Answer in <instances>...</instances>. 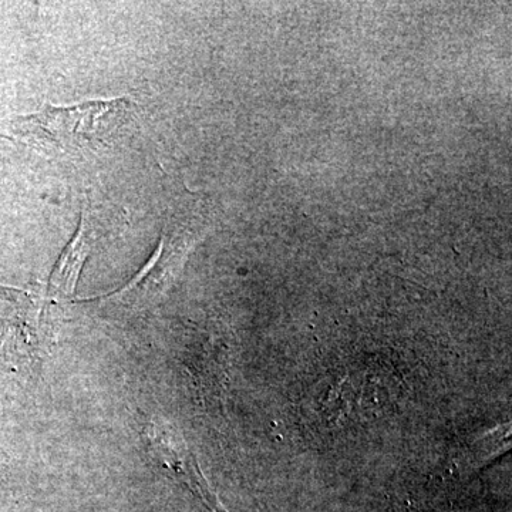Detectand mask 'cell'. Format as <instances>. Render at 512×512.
Returning a JSON list of instances; mask_svg holds the SVG:
<instances>
[{
  "mask_svg": "<svg viewBox=\"0 0 512 512\" xmlns=\"http://www.w3.org/2000/svg\"><path fill=\"white\" fill-rule=\"evenodd\" d=\"M100 237L101 231L99 224L94 220V215L89 211H84L79 229L70 244L64 248L63 254L60 255L59 261L50 275L49 293L53 298L72 295L77 282H79L84 262L92 255Z\"/></svg>",
  "mask_w": 512,
  "mask_h": 512,
  "instance_id": "cell-5",
  "label": "cell"
},
{
  "mask_svg": "<svg viewBox=\"0 0 512 512\" xmlns=\"http://www.w3.org/2000/svg\"><path fill=\"white\" fill-rule=\"evenodd\" d=\"M130 109L126 97L73 106L47 104L35 114L18 117L12 131L19 140L42 150H83L106 143L126 123Z\"/></svg>",
  "mask_w": 512,
  "mask_h": 512,
  "instance_id": "cell-1",
  "label": "cell"
},
{
  "mask_svg": "<svg viewBox=\"0 0 512 512\" xmlns=\"http://www.w3.org/2000/svg\"><path fill=\"white\" fill-rule=\"evenodd\" d=\"M143 436L154 460L165 471L173 474L180 483L187 485L192 493L197 494L205 504L210 505L212 510L217 511L214 495L210 493V488L202 477L197 461L173 424L163 419L148 421L144 426Z\"/></svg>",
  "mask_w": 512,
  "mask_h": 512,
  "instance_id": "cell-4",
  "label": "cell"
},
{
  "mask_svg": "<svg viewBox=\"0 0 512 512\" xmlns=\"http://www.w3.org/2000/svg\"><path fill=\"white\" fill-rule=\"evenodd\" d=\"M185 251L187 238L184 232L178 227L164 228L156 252L124 288L107 296L84 299V302H97L101 308L127 315L150 311L163 301L165 293L173 286L183 265Z\"/></svg>",
  "mask_w": 512,
  "mask_h": 512,
  "instance_id": "cell-3",
  "label": "cell"
},
{
  "mask_svg": "<svg viewBox=\"0 0 512 512\" xmlns=\"http://www.w3.org/2000/svg\"><path fill=\"white\" fill-rule=\"evenodd\" d=\"M8 315L0 320V360L16 370L36 372L56 342L50 306L39 292L3 288Z\"/></svg>",
  "mask_w": 512,
  "mask_h": 512,
  "instance_id": "cell-2",
  "label": "cell"
}]
</instances>
